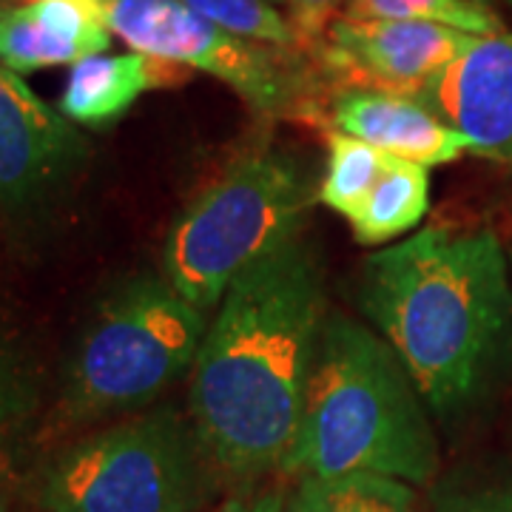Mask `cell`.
<instances>
[{
	"mask_svg": "<svg viewBox=\"0 0 512 512\" xmlns=\"http://www.w3.org/2000/svg\"><path fill=\"white\" fill-rule=\"evenodd\" d=\"M325 319V271L299 237L228 288L194 359L188 407L217 473L256 481L285 470Z\"/></svg>",
	"mask_w": 512,
	"mask_h": 512,
	"instance_id": "cell-1",
	"label": "cell"
},
{
	"mask_svg": "<svg viewBox=\"0 0 512 512\" xmlns=\"http://www.w3.org/2000/svg\"><path fill=\"white\" fill-rule=\"evenodd\" d=\"M356 305L456 427L490 399L510 353V262L490 225H430L359 265Z\"/></svg>",
	"mask_w": 512,
	"mask_h": 512,
	"instance_id": "cell-2",
	"label": "cell"
},
{
	"mask_svg": "<svg viewBox=\"0 0 512 512\" xmlns=\"http://www.w3.org/2000/svg\"><path fill=\"white\" fill-rule=\"evenodd\" d=\"M282 473L382 476L410 487H427L439 473L430 407L396 350L365 322L328 313Z\"/></svg>",
	"mask_w": 512,
	"mask_h": 512,
	"instance_id": "cell-3",
	"label": "cell"
},
{
	"mask_svg": "<svg viewBox=\"0 0 512 512\" xmlns=\"http://www.w3.org/2000/svg\"><path fill=\"white\" fill-rule=\"evenodd\" d=\"M205 311L165 276H134L94 308L60 390V419L89 424L151 404L200 353Z\"/></svg>",
	"mask_w": 512,
	"mask_h": 512,
	"instance_id": "cell-4",
	"label": "cell"
},
{
	"mask_svg": "<svg viewBox=\"0 0 512 512\" xmlns=\"http://www.w3.org/2000/svg\"><path fill=\"white\" fill-rule=\"evenodd\" d=\"M313 188L288 154L256 151L231 165L171 225L163 276L208 311L262 259L299 237Z\"/></svg>",
	"mask_w": 512,
	"mask_h": 512,
	"instance_id": "cell-5",
	"label": "cell"
},
{
	"mask_svg": "<svg viewBox=\"0 0 512 512\" xmlns=\"http://www.w3.org/2000/svg\"><path fill=\"white\" fill-rule=\"evenodd\" d=\"M191 416L157 407L60 450L40 478L46 512H200L214 493Z\"/></svg>",
	"mask_w": 512,
	"mask_h": 512,
	"instance_id": "cell-6",
	"label": "cell"
},
{
	"mask_svg": "<svg viewBox=\"0 0 512 512\" xmlns=\"http://www.w3.org/2000/svg\"><path fill=\"white\" fill-rule=\"evenodd\" d=\"M111 35L134 52L222 80L259 114L322 126L330 114L325 77L311 57L225 32L183 0H100Z\"/></svg>",
	"mask_w": 512,
	"mask_h": 512,
	"instance_id": "cell-7",
	"label": "cell"
},
{
	"mask_svg": "<svg viewBox=\"0 0 512 512\" xmlns=\"http://www.w3.org/2000/svg\"><path fill=\"white\" fill-rule=\"evenodd\" d=\"M478 35L416 20H353L330 26L313 60L330 94L379 92L419 100Z\"/></svg>",
	"mask_w": 512,
	"mask_h": 512,
	"instance_id": "cell-8",
	"label": "cell"
},
{
	"mask_svg": "<svg viewBox=\"0 0 512 512\" xmlns=\"http://www.w3.org/2000/svg\"><path fill=\"white\" fill-rule=\"evenodd\" d=\"M74 123L0 63V205H23L60 185L86 157Z\"/></svg>",
	"mask_w": 512,
	"mask_h": 512,
	"instance_id": "cell-9",
	"label": "cell"
},
{
	"mask_svg": "<svg viewBox=\"0 0 512 512\" xmlns=\"http://www.w3.org/2000/svg\"><path fill=\"white\" fill-rule=\"evenodd\" d=\"M419 103L464 134L476 157L512 168V32L476 37Z\"/></svg>",
	"mask_w": 512,
	"mask_h": 512,
	"instance_id": "cell-10",
	"label": "cell"
},
{
	"mask_svg": "<svg viewBox=\"0 0 512 512\" xmlns=\"http://www.w3.org/2000/svg\"><path fill=\"white\" fill-rule=\"evenodd\" d=\"M111 29L100 0H23L0 6V63L29 74L103 55Z\"/></svg>",
	"mask_w": 512,
	"mask_h": 512,
	"instance_id": "cell-11",
	"label": "cell"
},
{
	"mask_svg": "<svg viewBox=\"0 0 512 512\" xmlns=\"http://www.w3.org/2000/svg\"><path fill=\"white\" fill-rule=\"evenodd\" d=\"M330 128L365 140L387 157L424 168L473 154L464 134L439 120L419 100L379 92H342L330 100Z\"/></svg>",
	"mask_w": 512,
	"mask_h": 512,
	"instance_id": "cell-12",
	"label": "cell"
},
{
	"mask_svg": "<svg viewBox=\"0 0 512 512\" xmlns=\"http://www.w3.org/2000/svg\"><path fill=\"white\" fill-rule=\"evenodd\" d=\"M188 77L191 69L140 52L83 57L66 77L60 111L74 126L106 128L117 123L146 92L183 86Z\"/></svg>",
	"mask_w": 512,
	"mask_h": 512,
	"instance_id": "cell-13",
	"label": "cell"
},
{
	"mask_svg": "<svg viewBox=\"0 0 512 512\" xmlns=\"http://www.w3.org/2000/svg\"><path fill=\"white\" fill-rule=\"evenodd\" d=\"M430 208V174L419 163L387 157L379 183L350 217V231L359 245H387L413 231Z\"/></svg>",
	"mask_w": 512,
	"mask_h": 512,
	"instance_id": "cell-14",
	"label": "cell"
},
{
	"mask_svg": "<svg viewBox=\"0 0 512 512\" xmlns=\"http://www.w3.org/2000/svg\"><path fill=\"white\" fill-rule=\"evenodd\" d=\"M282 512H419L410 484L382 476L299 478Z\"/></svg>",
	"mask_w": 512,
	"mask_h": 512,
	"instance_id": "cell-15",
	"label": "cell"
},
{
	"mask_svg": "<svg viewBox=\"0 0 512 512\" xmlns=\"http://www.w3.org/2000/svg\"><path fill=\"white\" fill-rule=\"evenodd\" d=\"M384 163L387 154L379 148L367 146L365 140L342 131H330L328 165L316 191V202L350 220L373 191V185L379 183Z\"/></svg>",
	"mask_w": 512,
	"mask_h": 512,
	"instance_id": "cell-16",
	"label": "cell"
},
{
	"mask_svg": "<svg viewBox=\"0 0 512 512\" xmlns=\"http://www.w3.org/2000/svg\"><path fill=\"white\" fill-rule=\"evenodd\" d=\"M345 18L353 20H416L439 23L467 35H498L504 32L501 18L490 6L473 0H348Z\"/></svg>",
	"mask_w": 512,
	"mask_h": 512,
	"instance_id": "cell-17",
	"label": "cell"
},
{
	"mask_svg": "<svg viewBox=\"0 0 512 512\" xmlns=\"http://www.w3.org/2000/svg\"><path fill=\"white\" fill-rule=\"evenodd\" d=\"M191 12L242 40H254L288 52H302L291 20L271 0H183Z\"/></svg>",
	"mask_w": 512,
	"mask_h": 512,
	"instance_id": "cell-18",
	"label": "cell"
},
{
	"mask_svg": "<svg viewBox=\"0 0 512 512\" xmlns=\"http://www.w3.org/2000/svg\"><path fill=\"white\" fill-rule=\"evenodd\" d=\"M436 512H512V461L467 467L433 493Z\"/></svg>",
	"mask_w": 512,
	"mask_h": 512,
	"instance_id": "cell-19",
	"label": "cell"
},
{
	"mask_svg": "<svg viewBox=\"0 0 512 512\" xmlns=\"http://www.w3.org/2000/svg\"><path fill=\"white\" fill-rule=\"evenodd\" d=\"M37 390L18 348L0 336V439L15 430L35 407Z\"/></svg>",
	"mask_w": 512,
	"mask_h": 512,
	"instance_id": "cell-20",
	"label": "cell"
},
{
	"mask_svg": "<svg viewBox=\"0 0 512 512\" xmlns=\"http://www.w3.org/2000/svg\"><path fill=\"white\" fill-rule=\"evenodd\" d=\"M345 3L348 0H288V20L296 32L302 55H308L311 60L319 57L330 26L342 18L339 12Z\"/></svg>",
	"mask_w": 512,
	"mask_h": 512,
	"instance_id": "cell-21",
	"label": "cell"
},
{
	"mask_svg": "<svg viewBox=\"0 0 512 512\" xmlns=\"http://www.w3.org/2000/svg\"><path fill=\"white\" fill-rule=\"evenodd\" d=\"M285 510V498L276 493V495H265V498H259L256 504H251L248 510L242 512H282Z\"/></svg>",
	"mask_w": 512,
	"mask_h": 512,
	"instance_id": "cell-22",
	"label": "cell"
},
{
	"mask_svg": "<svg viewBox=\"0 0 512 512\" xmlns=\"http://www.w3.org/2000/svg\"><path fill=\"white\" fill-rule=\"evenodd\" d=\"M6 470H0V512H12V498H9V490H6Z\"/></svg>",
	"mask_w": 512,
	"mask_h": 512,
	"instance_id": "cell-23",
	"label": "cell"
},
{
	"mask_svg": "<svg viewBox=\"0 0 512 512\" xmlns=\"http://www.w3.org/2000/svg\"><path fill=\"white\" fill-rule=\"evenodd\" d=\"M473 3H484V6H490V3H487V0H473Z\"/></svg>",
	"mask_w": 512,
	"mask_h": 512,
	"instance_id": "cell-24",
	"label": "cell"
},
{
	"mask_svg": "<svg viewBox=\"0 0 512 512\" xmlns=\"http://www.w3.org/2000/svg\"><path fill=\"white\" fill-rule=\"evenodd\" d=\"M0 3H9V0H0ZM18 3H23V0H18Z\"/></svg>",
	"mask_w": 512,
	"mask_h": 512,
	"instance_id": "cell-25",
	"label": "cell"
},
{
	"mask_svg": "<svg viewBox=\"0 0 512 512\" xmlns=\"http://www.w3.org/2000/svg\"><path fill=\"white\" fill-rule=\"evenodd\" d=\"M510 6H512V0H510Z\"/></svg>",
	"mask_w": 512,
	"mask_h": 512,
	"instance_id": "cell-26",
	"label": "cell"
},
{
	"mask_svg": "<svg viewBox=\"0 0 512 512\" xmlns=\"http://www.w3.org/2000/svg\"><path fill=\"white\" fill-rule=\"evenodd\" d=\"M0 470H3V467H0Z\"/></svg>",
	"mask_w": 512,
	"mask_h": 512,
	"instance_id": "cell-27",
	"label": "cell"
}]
</instances>
